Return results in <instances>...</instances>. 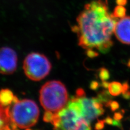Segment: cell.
<instances>
[{"mask_svg":"<svg viewBox=\"0 0 130 130\" xmlns=\"http://www.w3.org/2000/svg\"><path fill=\"white\" fill-rule=\"evenodd\" d=\"M117 21L113 14L109 13L107 3L102 0L87 3L73 28L79 45L86 51L96 50L107 53L113 46L111 36Z\"/></svg>","mask_w":130,"mask_h":130,"instance_id":"obj_1","label":"cell"},{"mask_svg":"<svg viewBox=\"0 0 130 130\" xmlns=\"http://www.w3.org/2000/svg\"><path fill=\"white\" fill-rule=\"evenodd\" d=\"M43 119L53 125L55 130H91V122L85 118L73 97L59 112H46Z\"/></svg>","mask_w":130,"mask_h":130,"instance_id":"obj_2","label":"cell"},{"mask_svg":"<svg viewBox=\"0 0 130 130\" xmlns=\"http://www.w3.org/2000/svg\"><path fill=\"white\" fill-rule=\"evenodd\" d=\"M40 101L46 112H58L66 106L69 101L67 89L59 81H48L40 89Z\"/></svg>","mask_w":130,"mask_h":130,"instance_id":"obj_3","label":"cell"},{"mask_svg":"<svg viewBox=\"0 0 130 130\" xmlns=\"http://www.w3.org/2000/svg\"><path fill=\"white\" fill-rule=\"evenodd\" d=\"M9 113L11 121L18 127L27 129L34 126L39 117V109L34 101L19 100L17 97L10 105Z\"/></svg>","mask_w":130,"mask_h":130,"instance_id":"obj_4","label":"cell"},{"mask_svg":"<svg viewBox=\"0 0 130 130\" xmlns=\"http://www.w3.org/2000/svg\"><path fill=\"white\" fill-rule=\"evenodd\" d=\"M52 65L47 57L39 53L28 54L23 62V70L27 78L32 81H40L50 73Z\"/></svg>","mask_w":130,"mask_h":130,"instance_id":"obj_5","label":"cell"},{"mask_svg":"<svg viewBox=\"0 0 130 130\" xmlns=\"http://www.w3.org/2000/svg\"><path fill=\"white\" fill-rule=\"evenodd\" d=\"M78 103L85 119L91 122L104 113L103 103L98 98H89L86 96L83 89L77 90L76 94L73 96Z\"/></svg>","mask_w":130,"mask_h":130,"instance_id":"obj_6","label":"cell"},{"mask_svg":"<svg viewBox=\"0 0 130 130\" xmlns=\"http://www.w3.org/2000/svg\"><path fill=\"white\" fill-rule=\"evenodd\" d=\"M18 55L16 52L9 47L0 48V74H11L16 70Z\"/></svg>","mask_w":130,"mask_h":130,"instance_id":"obj_7","label":"cell"},{"mask_svg":"<svg viewBox=\"0 0 130 130\" xmlns=\"http://www.w3.org/2000/svg\"><path fill=\"white\" fill-rule=\"evenodd\" d=\"M114 32L120 42L130 44V16H125L118 21Z\"/></svg>","mask_w":130,"mask_h":130,"instance_id":"obj_8","label":"cell"},{"mask_svg":"<svg viewBox=\"0 0 130 130\" xmlns=\"http://www.w3.org/2000/svg\"><path fill=\"white\" fill-rule=\"evenodd\" d=\"M9 108L10 105L6 106L0 104V130H18L10 119Z\"/></svg>","mask_w":130,"mask_h":130,"instance_id":"obj_9","label":"cell"},{"mask_svg":"<svg viewBox=\"0 0 130 130\" xmlns=\"http://www.w3.org/2000/svg\"><path fill=\"white\" fill-rule=\"evenodd\" d=\"M15 96L9 89H2L0 91V104L8 106L14 101Z\"/></svg>","mask_w":130,"mask_h":130,"instance_id":"obj_10","label":"cell"},{"mask_svg":"<svg viewBox=\"0 0 130 130\" xmlns=\"http://www.w3.org/2000/svg\"><path fill=\"white\" fill-rule=\"evenodd\" d=\"M108 89L111 95L114 96H118L123 92V85L119 82L113 81L109 83Z\"/></svg>","mask_w":130,"mask_h":130,"instance_id":"obj_11","label":"cell"},{"mask_svg":"<svg viewBox=\"0 0 130 130\" xmlns=\"http://www.w3.org/2000/svg\"><path fill=\"white\" fill-rule=\"evenodd\" d=\"M126 9L123 6L118 5L114 9L113 15L117 19H121L126 16Z\"/></svg>","mask_w":130,"mask_h":130,"instance_id":"obj_12","label":"cell"},{"mask_svg":"<svg viewBox=\"0 0 130 130\" xmlns=\"http://www.w3.org/2000/svg\"><path fill=\"white\" fill-rule=\"evenodd\" d=\"M99 75L100 79L103 81L107 80L110 78V74L108 70L105 68H101L100 69Z\"/></svg>","mask_w":130,"mask_h":130,"instance_id":"obj_13","label":"cell"},{"mask_svg":"<svg viewBox=\"0 0 130 130\" xmlns=\"http://www.w3.org/2000/svg\"><path fill=\"white\" fill-rule=\"evenodd\" d=\"M106 106L109 107L111 109L112 111H115L117 109L119 108V103L117 102L116 101H112L110 100L105 105Z\"/></svg>","mask_w":130,"mask_h":130,"instance_id":"obj_14","label":"cell"},{"mask_svg":"<svg viewBox=\"0 0 130 130\" xmlns=\"http://www.w3.org/2000/svg\"><path fill=\"white\" fill-rule=\"evenodd\" d=\"M105 121L103 120H100L98 121V122L96 124L95 128L96 130H101L104 128V124H105Z\"/></svg>","mask_w":130,"mask_h":130,"instance_id":"obj_15","label":"cell"},{"mask_svg":"<svg viewBox=\"0 0 130 130\" xmlns=\"http://www.w3.org/2000/svg\"><path fill=\"white\" fill-rule=\"evenodd\" d=\"M123 113L121 112H116L115 115H114L113 116V119L116 120H118L120 121V120L123 118Z\"/></svg>","mask_w":130,"mask_h":130,"instance_id":"obj_16","label":"cell"},{"mask_svg":"<svg viewBox=\"0 0 130 130\" xmlns=\"http://www.w3.org/2000/svg\"><path fill=\"white\" fill-rule=\"evenodd\" d=\"M123 94V97L126 100H129L130 99V90H128L122 93Z\"/></svg>","mask_w":130,"mask_h":130,"instance_id":"obj_17","label":"cell"},{"mask_svg":"<svg viewBox=\"0 0 130 130\" xmlns=\"http://www.w3.org/2000/svg\"><path fill=\"white\" fill-rule=\"evenodd\" d=\"M99 87V83L96 81H92L91 84V88L93 90H96Z\"/></svg>","mask_w":130,"mask_h":130,"instance_id":"obj_18","label":"cell"},{"mask_svg":"<svg viewBox=\"0 0 130 130\" xmlns=\"http://www.w3.org/2000/svg\"><path fill=\"white\" fill-rule=\"evenodd\" d=\"M105 123H107L108 125H113V123H114V119L111 118V117H107L106 118L105 120Z\"/></svg>","mask_w":130,"mask_h":130,"instance_id":"obj_19","label":"cell"},{"mask_svg":"<svg viewBox=\"0 0 130 130\" xmlns=\"http://www.w3.org/2000/svg\"><path fill=\"white\" fill-rule=\"evenodd\" d=\"M116 3L118 5L125 6L127 3V0H116Z\"/></svg>","mask_w":130,"mask_h":130,"instance_id":"obj_20","label":"cell"},{"mask_svg":"<svg viewBox=\"0 0 130 130\" xmlns=\"http://www.w3.org/2000/svg\"><path fill=\"white\" fill-rule=\"evenodd\" d=\"M109 84V83H108V82H106V81H103V83H101V86L105 88H108Z\"/></svg>","mask_w":130,"mask_h":130,"instance_id":"obj_21","label":"cell"},{"mask_svg":"<svg viewBox=\"0 0 130 130\" xmlns=\"http://www.w3.org/2000/svg\"><path fill=\"white\" fill-rule=\"evenodd\" d=\"M127 66L130 67V60L128 61V63H127Z\"/></svg>","mask_w":130,"mask_h":130,"instance_id":"obj_22","label":"cell"}]
</instances>
